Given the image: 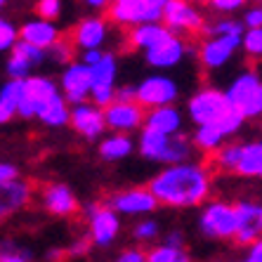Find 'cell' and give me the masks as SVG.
Listing matches in <instances>:
<instances>
[{
    "instance_id": "cell-1",
    "label": "cell",
    "mask_w": 262,
    "mask_h": 262,
    "mask_svg": "<svg viewBox=\"0 0 262 262\" xmlns=\"http://www.w3.org/2000/svg\"><path fill=\"white\" fill-rule=\"evenodd\" d=\"M159 206L172 210H201L213 194V170L203 161L168 165L154 172L146 182Z\"/></svg>"
},
{
    "instance_id": "cell-2",
    "label": "cell",
    "mask_w": 262,
    "mask_h": 262,
    "mask_svg": "<svg viewBox=\"0 0 262 262\" xmlns=\"http://www.w3.org/2000/svg\"><path fill=\"white\" fill-rule=\"evenodd\" d=\"M187 118L194 123L196 128H217L232 142L241 130L246 128V118L232 109V104L227 99L225 90L215 85L199 88L194 95L187 99Z\"/></svg>"
},
{
    "instance_id": "cell-3",
    "label": "cell",
    "mask_w": 262,
    "mask_h": 262,
    "mask_svg": "<svg viewBox=\"0 0 262 262\" xmlns=\"http://www.w3.org/2000/svg\"><path fill=\"white\" fill-rule=\"evenodd\" d=\"M137 154L149 163H159L163 168L180 165L194 161L196 146L191 142V135H163L156 130L144 128L137 135Z\"/></svg>"
},
{
    "instance_id": "cell-4",
    "label": "cell",
    "mask_w": 262,
    "mask_h": 262,
    "mask_svg": "<svg viewBox=\"0 0 262 262\" xmlns=\"http://www.w3.org/2000/svg\"><path fill=\"white\" fill-rule=\"evenodd\" d=\"M225 95L246 121H260L262 118V76L257 69L248 67L238 71L225 85Z\"/></svg>"
},
{
    "instance_id": "cell-5",
    "label": "cell",
    "mask_w": 262,
    "mask_h": 262,
    "mask_svg": "<svg viewBox=\"0 0 262 262\" xmlns=\"http://www.w3.org/2000/svg\"><path fill=\"white\" fill-rule=\"evenodd\" d=\"M165 17V0H111L106 19L125 33L144 24H161Z\"/></svg>"
},
{
    "instance_id": "cell-6",
    "label": "cell",
    "mask_w": 262,
    "mask_h": 262,
    "mask_svg": "<svg viewBox=\"0 0 262 262\" xmlns=\"http://www.w3.org/2000/svg\"><path fill=\"white\" fill-rule=\"evenodd\" d=\"M236 227V206L225 199H210L196 215V232L208 241H234Z\"/></svg>"
},
{
    "instance_id": "cell-7",
    "label": "cell",
    "mask_w": 262,
    "mask_h": 262,
    "mask_svg": "<svg viewBox=\"0 0 262 262\" xmlns=\"http://www.w3.org/2000/svg\"><path fill=\"white\" fill-rule=\"evenodd\" d=\"M88 227V238L99 250H109L121 236V215L104 206V201H90L80 210Z\"/></svg>"
},
{
    "instance_id": "cell-8",
    "label": "cell",
    "mask_w": 262,
    "mask_h": 262,
    "mask_svg": "<svg viewBox=\"0 0 262 262\" xmlns=\"http://www.w3.org/2000/svg\"><path fill=\"white\" fill-rule=\"evenodd\" d=\"M61 95L59 83L45 73H36L29 80H24V92H21V104H19V118L21 121H33L40 118L45 109Z\"/></svg>"
},
{
    "instance_id": "cell-9",
    "label": "cell",
    "mask_w": 262,
    "mask_h": 262,
    "mask_svg": "<svg viewBox=\"0 0 262 262\" xmlns=\"http://www.w3.org/2000/svg\"><path fill=\"white\" fill-rule=\"evenodd\" d=\"M104 206L111 208L121 217H154L159 201L149 191V187H128V189H116L104 196Z\"/></svg>"
},
{
    "instance_id": "cell-10",
    "label": "cell",
    "mask_w": 262,
    "mask_h": 262,
    "mask_svg": "<svg viewBox=\"0 0 262 262\" xmlns=\"http://www.w3.org/2000/svg\"><path fill=\"white\" fill-rule=\"evenodd\" d=\"M163 24L168 26L172 36L187 40V36H199L206 31L208 17L201 5L187 3V0H165V17Z\"/></svg>"
},
{
    "instance_id": "cell-11",
    "label": "cell",
    "mask_w": 262,
    "mask_h": 262,
    "mask_svg": "<svg viewBox=\"0 0 262 262\" xmlns=\"http://www.w3.org/2000/svg\"><path fill=\"white\" fill-rule=\"evenodd\" d=\"M111 36H114V24L106 19V14H85L69 29L67 38L83 55V52H92V50H104Z\"/></svg>"
},
{
    "instance_id": "cell-12",
    "label": "cell",
    "mask_w": 262,
    "mask_h": 262,
    "mask_svg": "<svg viewBox=\"0 0 262 262\" xmlns=\"http://www.w3.org/2000/svg\"><path fill=\"white\" fill-rule=\"evenodd\" d=\"M180 90V83L168 73H149L137 83V104L146 111L177 106V99L182 95Z\"/></svg>"
},
{
    "instance_id": "cell-13",
    "label": "cell",
    "mask_w": 262,
    "mask_h": 262,
    "mask_svg": "<svg viewBox=\"0 0 262 262\" xmlns=\"http://www.w3.org/2000/svg\"><path fill=\"white\" fill-rule=\"evenodd\" d=\"M118 55L114 50H106L97 67H92V104H97L99 109H106L116 102L118 90Z\"/></svg>"
},
{
    "instance_id": "cell-14",
    "label": "cell",
    "mask_w": 262,
    "mask_h": 262,
    "mask_svg": "<svg viewBox=\"0 0 262 262\" xmlns=\"http://www.w3.org/2000/svg\"><path fill=\"white\" fill-rule=\"evenodd\" d=\"M57 83H59L64 99L71 106H78L92 99V69L83 59H73L69 67L61 69Z\"/></svg>"
},
{
    "instance_id": "cell-15",
    "label": "cell",
    "mask_w": 262,
    "mask_h": 262,
    "mask_svg": "<svg viewBox=\"0 0 262 262\" xmlns=\"http://www.w3.org/2000/svg\"><path fill=\"white\" fill-rule=\"evenodd\" d=\"M241 50H244V36L203 38L199 43V57L196 59L206 71H217V69H225Z\"/></svg>"
},
{
    "instance_id": "cell-16",
    "label": "cell",
    "mask_w": 262,
    "mask_h": 262,
    "mask_svg": "<svg viewBox=\"0 0 262 262\" xmlns=\"http://www.w3.org/2000/svg\"><path fill=\"white\" fill-rule=\"evenodd\" d=\"M38 203L52 217H73L83 210L76 191L67 182H45L38 191Z\"/></svg>"
},
{
    "instance_id": "cell-17",
    "label": "cell",
    "mask_w": 262,
    "mask_h": 262,
    "mask_svg": "<svg viewBox=\"0 0 262 262\" xmlns=\"http://www.w3.org/2000/svg\"><path fill=\"white\" fill-rule=\"evenodd\" d=\"M71 130L78 135L83 142H95L99 144L102 137L109 133L106 128V118H104V109H99L97 104L85 102L71 109Z\"/></svg>"
},
{
    "instance_id": "cell-18",
    "label": "cell",
    "mask_w": 262,
    "mask_h": 262,
    "mask_svg": "<svg viewBox=\"0 0 262 262\" xmlns=\"http://www.w3.org/2000/svg\"><path fill=\"white\" fill-rule=\"evenodd\" d=\"M104 118H106L109 133L140 135L146 125V109L137 102H114L104 109Z\"/></svg>"
},
{
    "instance_id": "cell-19",
    "label": "cell",
    "mask_w": 262,
    "mask_h": 262,
    "mask_svg": "<svg viewBox=\"0 0 262 262\" xmlns=\"http://www.w3.org/2000/svg\"><path fill=\"white\" fill-rule=\"evenodd\" d=\"M45 61H48V52L45 50L33 48V45L19 40L5 59V76L12 80H29L31 76H36L33 71L38 67H43Z\"/></svg>"
},
{
    "instance_id": "cell-20",
    "label": "cell",
    "mask_w": 262,
    "mask_h": 262,
    "mask_svg": "<svg viewBox=\"0 0 262 262\" xmlns=\"http://www.w3.org/2000/svg\"><path fill=\"white\" fill-rule=\"evenodd\" d=\"M236 241L238 246H253L262 238V199H238L236 203Z\"/></svg>"
},
{
    "instance_id": "cell-21",
    "label": "cell",
    "mask_w": 262,
    "mask_h": 262,
    "mask_svg": "<svg viewBox=\"0 0 262 262\" xmlns=\"http://www.w3.org/2000/svg\"><path fill=\"white\" fill-rule=\"evenodd\" d=\"M184 57H189V40H184L180 36H170L154 50H149L144 55V64L154 71H170V69L180 67Z\"/></svg>"
},
{
    "instance_id": "cell-22",
    "label": "cell",
    "mask_w": 262,
    "mask_h": 262,
    "mask_svg": "<svg viewBox=\"0 0 262 262\" xmlns=\"http://www.w3.org/2000/svg\"><path fill=\"white\" fill-rule=\"evenodd\" d=\"M19 33H21L24 43L33 45V48H40L45 52L64 40V33H61L59 24L57 21H48V19H40V17L24 19L19 24Z\"/></svg>"
},
{
    "instance_id": "cell-23",
    "label": "cell",
    "mask_w": 262,
    "mask_h": 262,
    "mask_svg": "<svg viewBox=\"0 0 262 262\" xmlns=\"http://www.w3.org/2000/svg\"><path fill=\"white\" fill-rule=\"evenodd\" d=\"M33 201V187L26 182L24 177H19L10 184H0V215L10 217L31 206Z\"/></svg>"
},
{
    "instance_id": "cell-24",
    "label": "cell",
    "mask_w": 262,
    "mask_h": 262,
    "mask_svg": "<svg viewBox=\"0 0 262 262\" xmlns=\"http://www.w3.org/2000/svg\"><path fill=\"white\" fill-rule=\"evenodd\" d=\"M137 151V140L133 135H121V133H106L102 142L97 144V156L104 163H118V161L130 159Z\"/></svg>"
},
{
    "instance_id": "cell-25",
    "label": "cell",
    "mask_w": 262,
    "mask_h": 262,
    "mask_svg": "<svg viewBox=\"0 0 262 262\" xmlns=\"http://www.w3.org/2000/svg\"><path fill=\"white\" fill-rule=\"evenodd\" d=\"M172 33L168 31V26L161 21V24H144L137 26V29L128 31L125 33V43L130 50H137L142 55H146L149 50H154L156 45H161L163 40H168Z\"/></svg>"
},
{
    "instance_id": "cell-26",
    "label": "cell",
    "mask_w": 262,
    "mask_h": 262,
    "mask_svg": "<svg viewBox=\"0 0 262 262\" xmlns=\"http://www.w3.org/2000/svg\"><path fill=\"white\" fill-rule=\"evenodd\" d=\"M144 128L156 130V133H163V135H182L184 114L177 106H163V109L146 111Z\"/></svg>"
},
{
    "instance_id": "cell-27",
    "label": "cell",
    "mask_w": 262,
    "mask_h": 262,
    "mask_svg": "<svg viewBox=\"0 0 262 262\" xmlns=\"http://www.w3.org/2000/svg\"><path fill=\"white\" fill-rule=\"evenodd\" d=\"M21 92H24V80L7 78L0 85V123L7 125L10 121L19 118V104H21Z\"/></svg>"
},
{
    "instance_id": "cell-28",
    "label": "cell",
    "mask_w": 262,
    "mask_h": 262,
    "mask_svg": "<svg viewBox=\"0 0 262 262\" xmlns=\"http://www.w3.org/2000/svg\"><path fill=\"white\" fill-rule=\"evenodd\" d=\"M262 172V137L257 140H248L241 146V161H238V177H260Z\"/></svg>"
},
{
    "instance_id": "cell-29",
    "label": "cell",
    "mask_w": 262,
    "mask_h": 262,
    "mask_svg": "<svg viewBox=\"0 0 262 262\" xmlns=\"http://www.w3.org/2000/svg\"><path fill=\"white\" fill-rule=\"evenodd\" d=\"M71 109L73 106L64 99V95H59V97L40 114L38 121L50 130H61V128H67V125H71Z\"/></svg>"
},
{
    "instance_id": "cell-30",
    "label": "cell",
    "mask_w": 262,
    "mask_h": 262,
    "mask_svg": "<svg viewBox=\"0 0 262 262\" xmlns=\"http://www.w3.org/2000/svg\"><path fill=\"white\" fill-rule=\"evenodd\" d=\"M241 146L244 142L232 140L227 142L222 149H220L215 156H210V165L220 172H227V175H236L238 170V161H241Z\"/></svg>"
},
{
    "instance_id": "cell-31",
    "label": "cell",
    "mask_w": 262,
    "mask_h": 262,
    "mask_svg": "<svg viewBox=\"0 0 262 262\" xmlns=\"http://www.w3.org/2000/svg\"><path fill=\"white\" fill-rule=\"evenodd\" d=\"M191 142H194V146H196V151L199 154L215 156V154H217L229 140H227L217 128H194V133H191Z\"/></svg>"
},
{
    "instance_id": "cell-32",
    "label": "cell",
    "mask_w": 262,
    "mask_h": 262,
    "mask_svg": "<svg viewBox=\"0 0 262 262\" xmlns=\"http://www.w3.org/2000/svg\"><path fill=\"white\" fill-rule=\"evenodd\" d=\"M246 26L241 19L236 17H215L208 19L203 38H215V36H244Z\"/></svg>"
},
{
    "instance_id": "cell-33",
    "label": "cell",
    "mask_w": 262,
    "mask_h": 262,
    "mask_svg": "<svg viewBox=\"0 0 262 262\" xmlns=\"http://www.w3.org/2000/svg\"><path fill=\"white\" fill-rule=\"evenodd\" d=\"M130 234H133V241H137V246L154 244L161 236V222L156 217H142L133 225Z\"/></svg>"
},
{
    "instance_id": "cell-34",
    "label": "cell",
    "mask_w": 262,
    "mask_h": 262,
    "mask_svg": "<svg viewBox=\"0 0 262 262\" xmlns=\"http://www.w3.org/2000/svg\"><path fill=\"white\" fill-rule=\"evenodd\" d=\"M19 40H21V33H19V24H14L12 19L3 17V19H0V50L10 55Z\"/></svg>"
},
{
    "instance_id": "cell-35",
    "label": "cell",
    "mask_w": 262,
    "mask_h": 262,
    "mask_svg": "<svg viewBox=\"0 0 262 262\" xmlns=\"http://www.w3.org/2000/svg\"><path fill=\"white\" fill-rule=\"evenodd\" d=\"M246 59L250 61H262V29H253L244 33V50Z\"/></svg>"
},
{
    "instance_id": "cell-36",
    "label": "cell",
    "mask_w": 262,
    "mask_h": 262,
    "mask_svg": "<svg viewBox=\"0 0 262 262\" xmlns=\"http://www.w3.org/2000/svg\"><path fill=\"white\" fill-rule=\"evenodd\" d=\"M33 260V253L29 248H21L12 241V238H5L3 241V250H0V262H31Z\"/></svg>"
},
{
    "instance_id": "cell-37",
    "label": "cell",
    "mask_w": 262,
    "mask_h": 262,
    "mask_svg": "<svg viewBox=\"0 0 262 262\" xmlns=\"http://www.w3.org/2000/svg\"><path fill=\"white\" fill-rule=\"evenodd\" d=\"M73 45H71V40H69V38H64V40H61V43H57L55 48L52 50H48V59L52 61V64H57V67H69V64H71L73 61Z\"/></svg>"
},
{
    "instance_id": "cell-38",
    "label": "cell",
    "mask_w": 262,
    "mask_h": 262,
    "mask_svg": "<svg viewBox=\"0 0 262 262\" xmlns=\"http://www.w3.org/2000/svg\"><path fill=\"white\" fill-rule=\"evenodd\" d=\"M206 7L217 12V17H232L234 12H244L248 5L244 0H210V3H206Z\"/></svg>"
},
{
    "instance_id": "cell-39",
    "label": "cell",
    "mask_w": 262,
    "mask_h": 262,
    "mask_svg": "<svg viewBox=\"0 0 262 262\" xmlns=\"http://www.w3.org/2000/svg\"><path fill=\"white\" fill-rule=\"evenodd\" d=\"M64 12V5L59 0H38L36 3V14L40 19H48V21H57Z\"/></svg>"
},
{
    "instance_id": "cell-40",
    "label": "cell",
    "mask_w": 262,
    "mask_h": 262,
    "mask_svg": "<svg viewBox=\"0 0 262 262\" xmlns=\"http://www.w3.org/2000/svg\"><path fill=\"white\" fill-rule=\"evenodd\" d=\"M177 253H180V250L170 248V246L156 244V246H151V248L146 250V260H149V262H175L177 260Z\"/></svg>"
},
{
    "instance_id": "cell-41",
    "label": "cell",
    "mask_w": 262,
    "mask_h": 262,
    "mask_svg": "<svg viewBox=\"0 0 262 262\" xmlns=\"http://www.w3.org/2000/svg\"><path fill=\"white\" fill-rule=\"evenodd\" d=\"M241 21H244L246 31L262 29V3H253L241 12Z\"/></svg>"
},
{
    "instance_id": "cell-42",
    "label": "cell",
    "mask_w": 262,
    "mask_h": 262,
    "mask_svg": "<svg viewBox=\"0 0 262 262\" xmlns=\"http://www.w3.org/2000/svg\"><path fill=\"white\" fill-rule=\"evenodd\" d=\"M114 262H149V260H146V250L142 246H125V248L118 250Z\"/></svg>"
},
{
    "instance_id": "cell-43",
    "label": "cell",
    "mask_w": 262,
    "mask_h": 262,
    "mask_svg": "<svg viewBox=\"0 0 262 262\" xmlns=\"http://www.w3.org/2000/svg\"><path fill=\"white\" fill-rule=\"evenodd\" d=\"M92 248H95V246H92V241L85 234V236H78L76 241H71V244L67 246V255L69 257H85Z\"/></svg>"
},
{
    "instance_id": "cell-44",
    "label": "cell",
    "mask_w": 262,
    "mask_h": 262,
    "mask_svg": "<svg viewBox=\"0 0 262 262\" xmlns=\"http://www.w3.org/2000/svg\"><path fill=\"white\" fill-rule=\"evenodd\" d=\"M21 172H19V165L12 163V161H3L0 163V184H10L14 180H19Z\"/></svg>"
},
{
    "instance_id": "cell-45",
    "label": "cell",
    "mask_w": 262,
    "mask_h": 262,
    "mask_svg": "<svg viewBox=\"0 0 262 262\" xmlns=\"http://www.w3.org/2000/svg\"><path fill=\"white\" fill-rule=\"evenodd\" d=\"M163 244L175 248V250H182V248H187V238H184L182 229H170V232H165Z\"/></svg>"
},
{
    "instance_id": "cell-46",
    "label": "cell",
    "mask_w": 262,
    "mask_h": 262,
    "mask_svg": "<svg viewBox=\"0 0 262 262\" xmlns=\"http://www.w3.org/2000/svg\"><path fill=\"white\" fill-rule=\"evenodd\" d=\"M116 102H137V83H123V85H118Z\"/></svg>"
},
{
    "instance_id": "cell-47",
    "label": "cell",
    "mask_w": 262,
    "mask_h": 262,
    "mask_svg": "<svg viewBox=\"0 0 262 262\" xmlns=\"http://www.w3.org/2000/svg\"><path fill=\"white\" fill-rule=\"evenodd\" d=\"M241 262H262V238L260 241H255L253 246H248L244 253V257H241Z\"/></svg>"
},
{
    "instance_id": "cell-48",
    "label": "cell",
    "mask_w": 262,
    "mask_h": 262,
    "mask_svg": "<svg viewBox=\"0 0 262 262\" xmlns=\"http://www.w3.org/2000/svg\"><path fill=\"white\" fill-rule=\"evenodd\" d=\"M104 52H106V50H92V52H83V55H80V59H83L88 67L92 69V67H97L99 61H102Z\"/></svg>"
},
{
    "instance_id": "cell-49",
    "label": "cell",
    "mask_w": 262,
    "mask_h": 262,
    "mask_svg": "<svg viewBox=\"0 0 262 262\" xmlns=\"http://www.w3.org/2000/svg\"><path fill=\"white\" fill-rule=\"evenodd\" d=\"M67 248H48L45 250V260L48 262H61V260H67Z\"/></svg>"
},
{
    "instance_id": "cell-50",
    "label": "cell",
    "mask_w": 262,
    "mask_h": 262,
    "mask_svg": "<svg viewBox=\"0 0 262 262\" xmlns=\"http://www.w3.org/2000/svg\"><path fill=\"white\" fill-rule=\"evenodd\" d=\"M260 180H262V172H260Z\"/></svg>"
}]
</instances>
